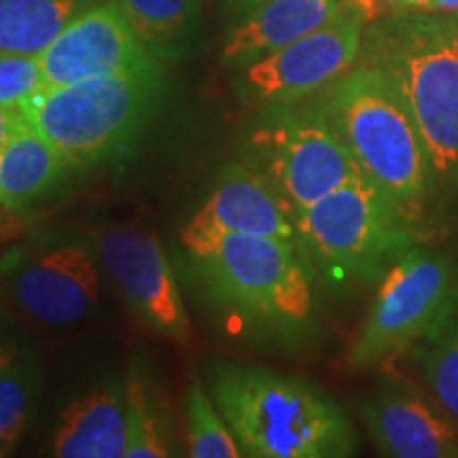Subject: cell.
<instances>
[{
    "mask_svg": "<svg viewBox=\"0 0 458 458\" xmlns=\"http://www.w3.org/2000/svg\"><path fill=\"white\" fill-rule=\"evenodd\" d=\"M71 165L24 119L0 148V206L21 213L66 181Z\"/></svg>",
    "mask_w": 458,
    "mask_h": 458,
    "instance_id": "cell-17",
    "label": "cell"
},
{
    "mask_svg": "<svg viewBox=\"0 0 458 458\" xmlns=\"http://www.w3.org/2000/svg\"><path fill=\"white\" fill-rule=\"evenodd\" d=\"M422 369L428 394L458 422V310L425 340Z\"/></svg>",
    "mask_w": 458,
    "mask_h": 458,
    "instance_id": "cell-22",
    "label": "cell"
},
{
    "mask_svg": "<svg viewBox=\"0 0 458 458\" xmlns=\"http://www.w3.org/2000/svg\"><path fill=\"white\" fill-rule=\"evenodd\" d=\"M187 456L240 458L242 450L225 416L213 403V394L193 380L187 393Z\"/></svg>",
    "mask_w": 458,
    "mask_h": 458,
    "instance_id": "cell-20",
    "label": "cell"
},
{
    "mask_svg": "<svg viewBox=\"0 0 458 458\" xmlns=\"http://www.w3.org/2000/svg\"><path fill=\"white\" fill-rule=\"evenodd\" d=\"M317 100L365 179L411 221H420L433 199L431 162L391 79L359 60L331 88L317 94Z\"/></svg>",
    "mask_w": 458,
    "mask_h": 458,
    "instance_id": "cell-3",
    "label": "cell"
},
{
    "mask_svg": "<svg viewBox=\"0 0 458 458\" xmlns=\"http://www.w3.org/2000/svg\"><path fill=\"white\" fill-rule=\"evenodd\" d=\"M297 242L331 280H374L414 246V221L365 176L293 215Z\"/></svg>",
    "mask_w": 458,
    "mask_h": 458,
    "instance_id": "cell-6",
    "label": "cell"
},
{
    "mask_svg": "<svg viewBox=\"0 0 458 458\" xmlns=\"http://www.w3.org/2000/svg\"><path fill=\"white\" fill-rule=\"evenodd\" d=\"M37 57L43 88L81 83L156 62L117 3L81 11Z\"/></svg>",
    "mask_w": 458,
    "mask_h": 458,
    "instance_id": "cell-12",
    "label": "cell"
},
{
    "mask_svg": "<svg viewBox=\"0 0 458 458\" xmlns=\"http://www.w3.org/2000/svg\"><path fill=\"white\" fill-rule=\"evenodd\" d=\"M128 401V452L125 458H165L172 456L170 435L165 431L162 416L151 397L145 382L131 376L125 385Z\"/></svg>",
    "mask_w": 458,
    "mask_h": 458,
    "instance_id": "cell-23",
    "label": "cell"
},
{
    "mask_svg": "<svg viewBox=\"0 0 458 458\" xmlns=\"http://www.w3.org/2000/svg\"><path fill=\"white\" fill-rule=\"evenodd\" d=\"M88 0H0V51L38 55Z\"/></svg>",
    "mask_w": 458,
    "mask_h": 458,
    "instance_id": "cell-18",
    "label": "cell"
},
{
    "mask_svg": "<svg viewBox=\"0 0 458 458\" xmlns=\"http://www.w3.org/2000/svg\"><path fill=\"white\" fill-rule=\"evenodd\" d=\"M20 122H21L20 111L0 105V148H3L4 142L11 139V134H13Z\"/></svg>",
    "mask_w": 458,
    "mask_h": 458,
    "instance_id": "cell-27",
    "label": "cell"
},
{
    "mask_svg": "<svg viewBox=\"0 0 458 458\" xmlns=\"http://www.w3.org/2000/svg\"><path fill=\"white\" fill-rule=\"evenodd\" d=\"M96 250L142 327L181 346L191 344V320L157 233L134 223H114L98 233Z\"/></svg>",
    "mask_w": 458,
    "mask_h": 458,
    "instance_id": "cell-10",
    "label": "cell"
},
{
    "mask_svg": "<svg viewBox=\"0 0 458 458\" xmlns=\"http://www.w3.org/2000/svg\"><path fill=\"white\" fill-rule=\"evenodd\" d=\"M360 62L380 68L425 140L433 199L458 198V13H399L369 21Z\"/></svg>",
    "mask_w": 458,
    "mask_h": 458,
    "instance_id": "cell-1",
    "label": "cell"
},
{
    "mask_svg": "<svg viewBox=\"0 0 458 458\" xmlns=\"http://www.w3.org/2000/svg\"><path fill=\"white\" fill-rule=\"evenodd\" d=\"M125 386L113 385L74 399L60 414L51 439L57 458H125L128 452Z\"/></svg>",
    "mask_w": 458,
    "mask_h": 458,
    "instance_id": "cell-16",
    "label": "cell"
},
{
    "mask_svg": "<svg viewBox=\"0 0 458 458\" xmlns=\"http://www.w3.org/2000/svg\"><path fill=\"white\" fill-rule=\"evenodd\" d=\"M117 4L151 51H165L179 45L196 11V0H117Z\"/></svg>",
    "mask_w": 458,
    "mask_h": 458,
    "instance_id": "cell-19",
    "label": "cell"
},
{
    "mask_svg": "<svg viewBox=\"0 0 458 458\" xmlns=\"http://www.w3.org/2000/svg\"><path fill=\"white\" fill-rule=\"evenodd\" d=\"M100 257L89 240L60 236L32 246L9 270L11 300L51 327L88 318L100 300Z\"/></svg>",
    "mask_w": 458,
    "mask_h": 458,
    "instance_id": "cell-11",
    "label": "cell"
},
{
    "mask_svg": "<svg viewBox=\"0 0 458 458\" xmlns=\"http://www.w3.org/2000/svg\"><path fill=\"white\" fill-rule=\"evenodd\" d=\"M267 111L250 131V164L272 181L291 215L363 176L318 100Z\"/></svg>",
    "mask_w": 458,
    "mask_h": 458,
    "instance_id": "cell-8",
    "label": "cell"
},
{
    "mask_svg": "<svg viewBox=\"0 0 458 458\" xmlns=\"http://www.w3.org/2000/svg\"><path fill=\"white\" fill-rule=\"evenodd\" d=\"M30 357V346H28L26 335L15 327L11 318L0 314V377L7 371Z\"/></svg>",
    "mask_w": 458,
    "mask_h": 458,
    "instance_id": "cell-25",
    "label": "cell"
},
{
    "mask_svg": "<svg viewBox=\"0 0 458 458\" xmlns=\"http://www.w3.org/2000/svg\"><path fill=\"white\" fill-rule=\"evenodd\" d=\"M43 71L37 55L0 51V105L20 111L43 89Z\"/></svg>",
    "mask_w": 458,
    "mask_h": 458,
    "instance_id": "cell-24",
    "label": "cell"
},
{
    "mask_svg": "<svg viewBox=\"0 0 458 458\" xmlns=\"http://www.w3.org/2000/svg\"><path fill=\"white\" fill-rule=\"evenodd\" d=\"M340 0H246L244 13L229 30L221 60L246 66L297 41L329 20Z\"/></svg>",
    "mask_w": 458,
    "mask_h": 458,
    "instance_id": "cell-15",
    "label": "cell"
},
{
    "mask_svg": "<svg viewBox=\"0 0 458 458\" xmlns=\"http://www.w3.org/2000/svg\"><path fill=\"white\" fill-rule=\"evenodd\" d=\"M219 233L272 236L297 242L289 206L255 164H229L216 176L202 206L182 229L181 242H196Z\"/></svg>",
    "mask_w": 458,
    "mask_h": 458,
    "instance_id": "cell-14",
    "label": "cell"
},
{
    "mask_svg": "<svg viewBox=\"0 0 458 458\" xmlns=\"http://www.w3.org/2000/svg\"><path fill=\"white\" fill-rule=\"evenodd\" d=\"M208 391L249 458H344L357 435L344 410L301 377L213 363Z\"/></svg>",
    "mask_w": 458,
    "mask_h": 458,
    "instance_id": "cell-2",
    "label": "cell"
},
{
    "mask_svg": "<svg viewBox=\"0 0 458 458\" xmlns=\"http://www.w3.org/2000/svg\"><path fill=\"white\" fill-rule=\"evenodd\" d=\"M360 418L382 456L458 458V422L408 382L382 380L360 401Z\"/></svg>",
    "mask_w": 458,
    "mask_h": 458,
    "instance_id": "cell-13",
    "label": "cell"
},
{
    "mask_svg": "<svg viewBox=\"0 0 458 458\" xmlns=\"http://www.w3.org/2000/svg\"><path fill=\"white\" fill-rule=\"evenodd\" d=\"M41 393V369L32 354L0 377V456H7L37 408Z\"/></svg>",
    "mask_w": 458,
    "mask_h": 458,
    "instance_id": "cell-21",
    "label": "cell"
},
{
    "mask_svg": "<svg viewBox=\"0 0 458 458\" xmlns=\"http://www.w3.org/2000/svg\"><path fill=\"white\" fill-rule=\"evenodd\" d=\"M368 24L354 0H340L329 20L312 32L242 66L240 96L266 108L314 98L357 64Z\"/></svg>",
    "mask_w": 458,
    "mask_h": 458,
    "instance_id": "cell-9",
    "label": "cell"
},
{
    "mask_svg": "<svg viewBox=\"0 0 458 458\" xmlns=\"http://www.w3.org/2000/svg\"><path fill=\"white\" fill-rule=\"evenodd\" d=\"M433 13H458V0H433Z\"/></svg>",
    "mask_w": 458,
    "mask_h": 458,
    "instance_id": "cell-28",
    "label": "cell"
},
{
    "mask_svg": "<svg viewBox=\"0 0 458 458\" xmlns=\"http://www.w3.org/2000/svg\"><path fill=\"white\" fill-rule=\"evenodd\" d=\"M458 310V266L448 253L414 244L380 278L368 317L346 354L365 371L425 342Z\"/></svg>",
    "mask_w": 458,
    "mask_h": 458,
    "instance_id": "cell-7",
    "label": "cell"
},
{
    "mask_svg": "<svg viewBox=\"0 0 458 458\" xmlns=\"http://www.w3.org/2000/svg\"><path fill=\"white\" fill-rule=\"evenodd\" d=\"M369 21L399 13H433V0H354Z\"/></svg>",
    "mask_w": 458,
    "mask_h": 458,
    "instance_id": "cell-26",
    "label": "cell"
},
{
    "mask_svg": "<svg viewBox=\"0 0 458 458\" xmlns=\"http://www.w3.org/2000/svg\"><path fill=\"white\" fill-rule=\"evenodd\" d=\"M210 297L274 329H300L312 317V276L300 242L219 233L182 244Z\"/></svg>",
    "mask_w": 458,
    "mask_h": 458,
    "instance_id": "cell-5",
    "label": "cell"
},
{
    "mask_svg": "<svg viewBox=\"0 0 458 458\" xmlns=\"http://www.w3.org/2000/svg\"><path fill=\"white\" fill-rule=\"evenodd\" d=\"M156 62L88 81L43 88L20 108L21 119L66 159L94 168L134 139L159 91Z\"/></svg>",
    "mask_w": 458,
    "mask_h": 458,
    "instance_id": "cell-4",
    "label": "cell"
}]
</instances>
